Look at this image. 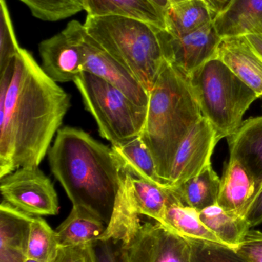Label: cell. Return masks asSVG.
I'll list each match as a JSON object with an SVG mask.
<instances>
[{
  "label": "cell",
  "mask_w": 262,
  "mask_h": 262,
  "mask_svg": "<svg viewBox=\"0 0 262 262\" xmlns=\"http://www.w3.org/2000/svg\"><path fill=\"white\" fill-rule=\"evenodd\" d=\"M55 262H98L93 246L59 247Z\"/></svg>",
  "instance_id": "cell-32"
},
{
  "label": "cell",
  "mask_w": 262,
  "mask_h": 262,
  "mask_svg": "<svg viewBox=\"0 0 262 262\" xmlns=\"http://www.w3.org/2000/svg\"><path fill=\"white\" fill-rule=\"evenodd\" d=\"M160 223L188 239L204 240L223 244L203 223L199 212L185 206L181 201L174 202L168 206Z\"/></svg>",
  "instance_id": "cell-26"
},
{
  "label": "cell",
  "mask_w": 262,
  "mask_h": 262,
  "mask_svg": "<svg viewBox=\"0 0 262 262\" xmlns=\"http://www.w3.org/2000/svg\"><path fill=\"white\" fill-rule=\"evenodd\" d=\"M80 45L84 56V72L107 81L123 92L132 102L147 107L149 94L136 77L112 58L87 33L82 29Z\"/></svg>",
  "instance_id": "cell-11"
},
{
  "label": "cell",
  "mask_w": 262,
  "mask_h": 262,
  "mask_svg": "<svg viewBox=\"0 0 262 262\" xmlns=\"http://www.w3.org/2000/svg\"><path fill=\"white\" fill-rule=\"evenodd\" d=\"M199 216L223 245L232 249H236L252 229L245 217L227 212L218 204L200 211Z\"/></svg>",
  "instance_id": "cell-25"
},
{
  "label": "cell",
  "mask_w": 262,
  "mask_h": 262,
  "mask_svg": "<svg viewBox=\"0 0 262 262\" xmlns=\"http://www.w3.org/2000/svg\"><path fill=\"white\" fill-rule=\"evenodd\" d=\"M122 262H192L189 240L162 223L142 225L129 246H121Z\"/></svg>",
  "instance_id": "cell-8"
},
{
  "label": "cell",
  "mask_w": 262,
  "mask_h": 262,
  "mask_svg": "<svg viewBox=\"0 0 262 262\" xmlns=\"http://www.w3.org/2000/svg\"><path fill=\"white\" fill-rule=\"evenodd\" d=\"M214 25L221 38L262 33V0H228Z\"/></svg>",
  "instance_id": "cell-18"
},
{
  "label": "cell",
  "mask_w": 262,
  "mask_h": 262,
  "mask_svg": "<svg viewBox=\"0 0 262 262\" xmlns=\"http://www.w3.org/2000/svg\"><path fill=\"white\" fill-rule=\"evenodd\" d=\"M227 140L230 159L241 162L253 177L257 196L262 189V116L243 121Z\"/></svg>",
  "instance_id": "cell-16"
},
{
  "label": "cell",
  "mask_w": 262,
  "mask_h": 262,
  "mask_svg": "<svg viewBox=\"0 0 262 262\" xmlns=\"http://www.w3.org/2000/svg\"><path fill=\"white\" fill-rule=\"evenodd\" d=\"M26 262H38V261H35V260L29 259V258H28V259L26 260Z\"/></svg>",
  "instance_id": "cell-38"
},
{
  "label": "cell",
  "mask_w": 262,
  "mask_h": 262,
  "mask_svg": "<svg viewBox=\"0 0 262 262\" xmlns=\"http://www.w3.org/2000/svg\"><path fill=\"white\" fill-rule=\"evenodd\" d=\"M220 185L221 179L210 164L198 175L172 188L183 204L200 212L218 203Z\"/></svg>",
  "instance_id": "cell-23"
},
{
  "label": "cell",
  "mask_w": 262,
  "mask_h": 262,
  "mask_svg": "<svg viewBox=\"0 0 262 262\" xmlns=\"http://www.w3.org/2000/svg\"><path fill=\"white\" fill-rule=\"evenodd\" d=\"M188 240L192 249V262H250L235 249L226 245L204 240Z\"/></svg>",
  "instance_id": "cell-29"
},
{
  "label": "cell",
  "mask_w": 262,
  "mask_h": 262,
  "mask_svg": "<svg viewBox=\"0 0 262 262\" xmlns=\"http://www.w3.org/2000/svg\"><path fill=\"white\" fill-rule=\"evenodd\" d=\"M171 4H175V3H180V2L186 1V0H169ZM209 3H212L214 7L218 11V12L223 9L226 3H227L228 0H208Z\"/></svg>",
  "instance_id": "cell-37"
},
{
  "label": "cell",
  "mask_w": 262,
  "mask_h": 262,
  "mask_svg": "<svg viewBox=\"0 0 262 262\" xmlns=\"http://www.w3.org/2000/svg\"><path fill=\"white\" fill-rule=\"evenodd\" d=\"M256 183L246 166L235 159L229 158L221 179L218 206L246 218L256 197Z\"/></svg>",
  "instance_id": "cell-13"
},
{
  "label": "cell",
  "mask_w": 262,
  "mask_h": 262,
  "mask_svg": "<svg viewBox=\"0 0 262 262\" xmlns=\"http://www.w3.org/2000/svg\"><path fill=\"white\" fill-rule=\"evenodd\" d=\"M149 94L146 124L140 137L153 157L160 179L169 186L177 150L203 114L189 75L168 61Z\"/></svg>",
  "instance_id": "cell-3"
},
{
  "label": "cell",
  "mask_w": 262,
  "mask_h": 262,
  "mask_svg": "<svg viewBox=\"0 0 262 262\" xmlns=\"http://www.w3.org/2000/svg\"><path fill=\"white\" fill-rule=\"evenodd\" d=\"M51 171L74 206L110 222L124 172L112 147L77 127L60 128L49 149Z\"/></svg>",
  "instance_id": "cell-2"
},
{
  "label": "cell",
  "mask_w": 262,
  "mask_h": 262,
  "mask_svg": "<svg viewBox=\"0 0 262 262\" xmlns=\"http://www.w3.org/2000/svg\"><path fill=\"white\" fill-rule=\"evenodd\" d=\"M189 78L203 116L220 140L238 130L245 114L258 98L217 56L194 71Z\"/></svg>",
  "instance_id": "cell-5"
},
{
  "label": "cell",
  "mask_w": 262,
  "mask_h": 262,
  "mask_svg": "<svg viewBox=\"0 0 262 262\" xmlns=\"http://www.w3.org/2000/svg\"><path fill=\"white\" fill-rule=\"evenodd\" d=\"M3 201L32 215L58 213V195L50 179L38 167H22L0 178Z\"/></svg>",
  "instance_id": "cell-7"
},
{
  "label": "cell",
  "mask_w": 262,
  "mask_h": 262,
  "mask_svg": "<svg viewBox=\"0 0 262 262\" xmlns=\"http://www.w3.org/2000/svg\"><path fill=\"white\" fill-rule=\"evenodd\" d=\"M148 1L152 3V4L163 14L165 18L166 12H167L169 8L170 7V2H169V0H148Z\"/></svg>",
  "instance_id": "cell-36"
},
{
  "label": "cell",
  "mask_w": 262,
  "mask_h": 262,
  "mask_svg": "<svg viewBox=\"0 0 262 262\" xmlns=\"http://www.w3.org/2000/svg\"><path fill=\"white\" fill-rule=\"evenodd\" d=\"M58 246L56 232L40 216H34L31 223L27 259L38 262H55Z\"/></svg>",
  "instance_id": "cell-27"
},
{
  "label": "cell",
  "mask_w": 262,
  "mask_h": 262,
  "mask_svg": "<svg viewBox=\"0 0 262 262\" xmlns=\"http://www.w3.org/2000/svg\"><path fill=\"white\" fill-rule=\"evenodd\" d=\"M235 250L250 262H262V232L250 229Z\"/></svg>",
  "instance_id": "cell-31"
},
{
  "label": "cell",
  "mask_w": 262,
  "mask_h": 262,
  "mask_svg": "<svg viewBox=\"0 0 262 262\" xmlns=\"http://www.w3.org/2000/svg\"><path fill=\"white\" fill-rule=\"evenodd\" d=\"M217 57L252 89L258 98H262V59L245 36L223 38Z\"/></svg>",
  "instance_id": "cell-14"
},
{
  "label": "cell",
  "mask_w": 262,
  "mask_h": 262,
  "mask_svg": "<svg viewBox=\"0 0 262 262\" xmlns=\"http://www.w3.org/2000/svg\"><path fill=\"white\" fill-rule=\"evenodd\" d=\"M98 262H122L121 244L98 240L94 245Z\"/></svg>",
  "instance_id": "cell-33"
},
{
  "label": "cell",
  "mask_w": 262,
  "mask_h": 262,
  "mask_svg": "<svg viewBox=\"0 0 262 262\" xmlns=\"http://www.w3.org/2000/svg\"><path fill=\"white\" fill-rule=\"evenodd\" d=\"M35 18L43 21L65 19L84 10L83 0H19Z\"/></svg>",
  "instance_id": "cell-28"
},
{
  "label": "cell",
  "mask_w": 262,
  "mask_h": 262,
  "mask_svg": "<svg viewBox=\"0 0 262 262\" xmlns=\"http://www.w3.org/2000/svg\"><path fill=\"white\" fill-rule=\"evenodd\" d=\"M219 140L212 124L203 116L177 150L171 169L169 186L177 187L212 164L211 159Z\"/></svg>",
  "instance_id": "cell-12"
},
{
  "label": "cell",
  "mask_w": 262,
  "mask_h": 262,
  "mask_svg": "<svg viewBox=\"0 0 262 262\" xmlns=\"http://www.w3.org/2000/svg\"><path fill=\"white\" fill-rule=\"evenodd\" d=\"M88 16H117L165 29L163 14L148 0H83Z\"/></svg>",
  "instance_id": "cell-21"
},
{
  "label": "cell",
  "mask_w": 262,
  "mask_h": 262,
  "mask_svg": "<svg viewBox=\"0 0 262 262\" xmlns=\"http://www.w3.org/2000/svg\"><path fill=\"white\" fill-rule=\"evenodd\" d=\"M134 200L131 176L125 173L115 200L110 222L99 240L129 246L142 226Z\"/></svg>",
  "instance_id": "cell-17"
},
{
  "label": "cell",
  "mask_w": 262,
  "mask_h": 262,
  "mask_svg": "<svg viewBox=\"0 0 262 262\" xmlns=\"http://www.w3.org/2000/svg\"><path fill=\"white\" fill-rule=\"evenodd\" d=\"M74 84L85 108L95 119L100 135L112 146L141 136L147 107L137 105L116 88L88 72L77 77Z\"/></svg>",
  "instance_id": "cell-6"
},
{
  "label": "cell",
  "mask_w": 262,
  "mask_h": 262,
  "mask_svg": "<svg viewBox=\"0 0 262 262\" xmlns=\"http://www.w3.org/2000/svg\"><path fill=\"white\" fill-rule=\"evenodd\" d=\"M246 219L251 229L262 223V189L249 208Z\"/></svg>",
  "instance_id": "cell-34"
},
{
  "label": "cell",
  "mask_w": 262,
  "mask_h": 262,
  "mask_svg": "<svg viewBox=\"0 0 262 262\" xmlns=\"http://www.w3.org/2000/svg\"><path fill=\"white\" fill-rule=\"evenodd\" d=\"M1 21H0V72L13 59L20 49L5 0L0 1Z\"/></svg>",
  "instance_id": "cell-30"
},
{
  "label": "cell",
  "mask_w": 262,
  "mask_h": 262,
  "mask_svg": "<svg viewBox=\"0 0 262 262\" xmlns=\"http://www.w3.org/2000/svg\"><path fill=\"white\" fill-rule=\"evenodd\" d=\"M105 224L93 212L73 206L69 216L55 230L58 246H93L104 233Z\"/></svg>",
  "instance_id": "cell-20"
},
{
  "label": "cell",
  "mask_w": 262,
  "mask_h": 262,
  "mask_svg": "<svg viewBox=\"0 0 262 262\" xmlns=\"http://www.w3.org/2000/svg\"><path fill=\"white\" fill-rule=\"evenodd\" d=\"M218 11L208 0H186L171 4L165 15V30L183 36L213 23Z\"/></svg>",
  "instance_id": "cell-19"
},
{
  "label": "cell",
  "mask_w": 262,
  "mask_h": 262,
  "mask_svg": "<svg viewBox=\"0 0 262 262\" xmlns=\"http://www.w3.org/2000/svg\"><path fill=\"white\" fill-rule=\"evenodd\" d=\"M87 33L112 58L130 71L148 92L164 64L156 26L123 17H86Z\"/></svg>",
  "instance_id": "cell-4"
},
{
  "label": "cell",
  "mask_w": 262,
  "mask_h": 262,
  "mask_svg": "<svg viewBox=\"0 0 262 262\" xmlns=\"http://www.w3.org/2000/svg\"><path fill=\"white\" fill-rule=\"evenodd\" d=\"M112 149L124 173L133 178L166 185L160 179L153 157L140 136L123 144L112 146Z\"/></svg>",
  "instance_id": "cell-22"
},
{
  "label": "cell",
  "mask_w": 262,
  "mask_h": 262,
  "mask_svg": "<svg viewBox=\"0 0 262 262\" xmlns=\"http://www.w3.org/2000/svg\"><path fill=\"white\" fill-rule=\"evenodd\" d=\"M70 107V95L20 48L0 72V178L39 166Z\"/></svg>",
  "instance_id": "cell-1"
},
{
  "label": "cell",
  "mask_w": 262,
  "mask_h": 262,
  "mask_svg": "<svg viewBox=\"0 0 262 262\" xmlns=\"http://www.w3.org/2000/svg\"><path fill=\"white\" fill-rule=\"evenodd\" d=\"M134 200L139 215L162 221L166 209L174 202L180 201L173 188L131 177Z\"/></svg>",
  "instance_id": "cell-24"
},
{
  "label": "cell",
  "mask_w": 262,
  "mask_h": 262,
  "mask_svg": "<svg viewBox=\"0 0 262 262\" xmlns=\"http://www.w3.org/2000/svg\"><path fill=\"white\" fill-rule=\"evenodd\" d=\"M29 215L3 201L0 206V262H26L31 223Z\"/></svg>",
  "instance_id": "cell-15"
},
{
  "label": "cell",
  "mask_w": 262,
  "mask_h": 262,
  "mask_svg": "<svg viewBox=\"0 0 262 262\" xmlns=\"http://www.w3.org/2000/svg\"><path fill=\"white\" fill-rule=\"evenodd\" d=\"M257 55L262 59V33H249L243 35Z\"/></svg>",
  "instance_id": "cell-35"
},
{
  "label": "cell",
  "mask_w": 262,
  "mask_h": 262,
  "mask_svg": "<svg viewBox=\"0 0 262 262\" xmlns=\"http://www.w3.org/2000/svg\"><path fill=\"white\" fill-rule=\"evenodd\" d=\"M83 26L72 20L61 32L38 46L42 69L55 82H74L84 72V56L79 41Z\"/></svg>",
  "instance_id": "cell-9"
},
{
  "label": "cell",
  "mask_w": 262,
  "mask_h": 262,
  "mask_svg": "<svg viewBox=\"0 0 262 262\" xmlns=\"http://www.w3.org/2000/svg\"><path fill=\"white\" fill-rule=\"evenodd\" d=\"M158 35L165 60L188 75L217 56L223 40L214 21L183 36H173L160 28Z\"/></svg>",
  "instance_id": "cell-10"
}]
</instances>
